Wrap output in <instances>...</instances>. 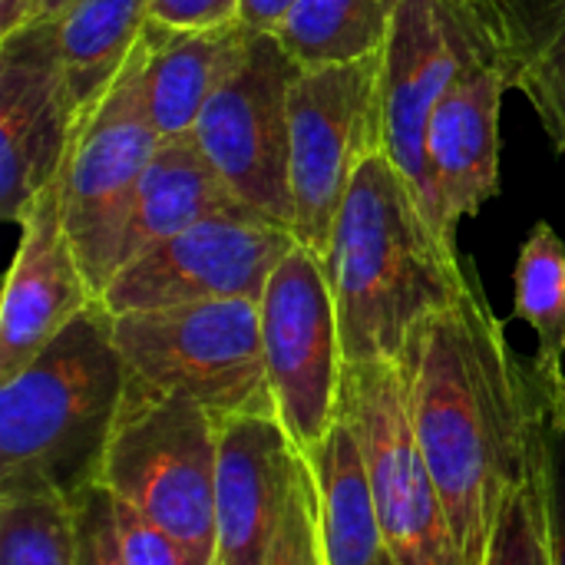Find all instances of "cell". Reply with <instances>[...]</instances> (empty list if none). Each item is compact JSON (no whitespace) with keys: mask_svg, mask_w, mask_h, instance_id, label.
Returning <instances> with one entry per match:
<instances>
[{"mask_svg":"<svg viewBox=\"0 0 565 565\" xmlns=\"http://www.w3.org/2000/svg\"><path fill=\"white\" fill-rule=\"evenodd\" d=\"M295 248L298 238L288 225L228 209L129 258L99 301L113 315L228 298L258 301L271 271Z\"/></svg>","mask_w":565,"mask_h":565,"instance_id":"cell-12","label":"cell"},{"mask_svg":"<svg viewBox=\"0 0 565 565\" xmlns=\"http://www.w3.org/2000/svg\"><path fill=\"white\" fill-rule=\"evenodd\" d=\"M344 364L397 361L411 334L450 308L473 268L427 222L417 195L384 152L354 175L324 262Z\"/></svg>","mask_w":565,"mask_h":565,"instance_id":"cell-2","label":"cell"},{"mask_svg":"<svg viewBox=\"0 0 565 565\" xmlns=\"http://www.w3.org/2000/svg\"><path fill=\"white\" fill-rule=\"evenodd\" d=\"M262 348L275 414L301 454L315 450L341 414L344 351L324 262L295 248L258 298Z\"/></svg>","mask_w":565,"mask_h":565,"instance_id":"cell-11","label":"cell"},{"mask_svg":"<svg viewBox=\"0 0 565 565\" xmlns=\"http://www.w3.org/2000/svg\"><path fill=\"white\" fill-rule=\"evenodd\" d=\"M513 315L536 334L533 364L543 371L565 367V238L550 222H536L520 245Z\"/></svg>","mask_w":565,"mask_h":565,"instance_id":"cell-23","label":"cell"},{"mask_svg":"<svg viewBox=\"0 0 565 565\" xmlns=\"http://www.w3.org/2000/svg\"><path fill=\"white\" fill-rule=\"evenodd\" d=\"M252 30L218 26V30H162L146 26V96L159 136L192 132L202 106L232 73L248 46Z\"/></svg>","mask_w":565,"mask_h":565,"instance_id":"cell-17","label":"cell"},{"mask_svg":"<svg viewBox=\"0 0 565 565\" xmlns=\"http://www.w3.org/2000/svg\"><path fill=\"white\" fill-rule=\"evenodd\" d=\"M291 106V232L321 262L358 169L381 152V53L298 66Z\"/></svg>","mask_w":565,"mask_h":565,"instance_id":"cell-7","label":"cell"},{"mask_svg":"<svg viewBox=\"0 0 565 565\" xmlns=\"http://www.w3.org/2000/svg\"><path fill=\"white\" fill-rule=\"evenodd\" d=\"M454 3H460L473 17V23L483 30V36L490 40V50L497 56V20H500V10L507 0H454Z\"/></svg>","mask_w":565,"mask_h":565,"instance_id":"cell-32","label":"cell"},{"mask_svg":"<svg viewBox=\"0 0 565 565\" xmlns=\"http://www.w3.org/2000/svg\"><path fill=\"white\" fill-rule=\"evenodd\" d=\"M76 0H36L33 3V10H30V20H26V26H40V23H50V20H56L66 7H73Z\"/></svg>","mask_w":565,"mask_h":565,"instance_id":"cell-34","label":"cell"},{"mask_svg":"<svg viewBox=\"0 0 565 565\" xmlns=\"http://www.w3.org/2000/svg\"><path fill=\"white\" fill-rule=\"evenodd\" d=\"M116 507V533L126 565H209L195 556L189 546H182L172 533L146 520L136 507L113 497Z\"/></svg>","mask_w":565,"mask_h":565,"instance_id":"cell-28","label":"cell"},{"mask_svg":"<svg viewBox=\"0 0 565 565\" xmlns=\"http://www.w3.org/2000/svg\"><path fill=\"white\" fill-rule=\"evenodd\" d=\"M341 414L354 424L394 565H463L440 490L417 444L397 361L344 364Z\"/></svg>","mask_w":565,"mask_h":565,"instance_id":"cell-9","label":"cell"},{"mask_svg":"<svg viewBox=\"0 0 565 565\" xmlns=\"http://www.w3.org/2000/svg\"><path fill=\"white\" fill-rule=\"evenodd\" d=\"M36 0H0V40L23 30Z\"/></svg>","mask_w":565,"mask_h":565,"instance_id":"cell-33","label":"cell"},{"mask_svg":"<svg viewBox=\"0 0 565 565\" xmlns=\"http://www.w3.org/2000/svg\"><path fill=\"white\" fill-rule=\"evenodd\" d=\"M298 463L301 450L281 427L278 414L218 420L212 565L265 563Z\"/></svg>","mask_w":565,"mask_h":565,"instance_id":"cell-15","label":"cell"},{"mask_svg":"<svg viewBox=\"0 0 565 565\" xmlns=\"http://www.w3.org/2000/svg\"><path fill=\"white\" fill-rule=\"evenodd\" d=\"M76 119L129 66L149 26V0H76L46 23Z\"/></svg>","mask_w":565,"mask_h":565,"instance_id":"cell-20","label":"cell"},{"mask_svg":"<svg viewBox=\"0 0 565 565\" xmlns=\"http://www.w3.org/2000/svg\"><path fill=\"white\" fill-rule=\"evenodd\" d=\"M76 113L50 26H23L0 40V215L20 222L26 205L56 182Z\"/></svg>","mask_w":565,"mask_h":565,"instance_id":"cell-13","label":"cell"},{"mask_svg":"<svg viewBox=\"0 0 565 565\" xmlns=\"http://www.w3.org/2000/svg\"><path fill=\"white\" fill-rule=\"evenodd\" d=\"M113 318L132 384L195 401L215 424L275 414L258 301H199Z\"/></svg>","mask_w":565,"mask_h":565,"instance_id":"cell-4","label":"cell"},{"mask_svg":"<svg viewBox=\"0 0 565 565\" xmlns=\"http://www.w3.org/2000/svg\"><path fill=\"white\" fill-rule=\"evenodd\" d=\"M530 430L553 565H565V367L543 371L530 361Z\"/></svg>","mask_w":565,"mask_h":565,"instance_id":"cell-25","label":"cell"},{"mask_svg":"<svg viewBox=\"0 0 565 565\" xmlns=\"http://www.w3.org/2000/svg\"><path fill=\"white\" fill-rule=\"evenodd\" d=\"M381 565H394V559H391V553H387V559H384V563Z\"/></svg>","mask_w":565,"mask_h":565,"instance_id":"cell-35","label":"cell"},{"mask_svg":"<svg viewBox=\"0 0 565 565\" xmlns=\"http://www.w3.org/2000/svg\"><path fill=\"white\" fill-rule=\"evenodd\" d=\"M497 60L510 89L530 99L565 156V0H507L497 20Z\"/></svg>","mask_w":565,"mask_h":565,"instance_id":"cell-21","label":"cell"},{"mask_svg":"<svg viewBox=\"0 0 565 565\" xmlns=\"http://www.w3.org/2000/svg\"><path fill=\"white\" fill-rule=\"evenodd\" d=\"M262 565H328L324 536H321V513H318V490H315V477H311L305 454L295 470L278 533H275Z\"/></svg>","mask_w":565,"mask_h":565,"instance_id":"cell-27","label":"cell"},{"mask_svg":"<svg viewBox=\"0 0 565 565\" xmlns=\"http://www.w3.org/2000/svg\"><path fill=\"white\" fill-rule=\"evenodd\" d=\"M298 0H245L242 3V26L258 30V33H271L278 26V20L295 7Z\"/></svg>","mask_w":565,"mask_h":565,"instance_id":"cell-31","label":"cell"},{"mask_svg":"<svg viewBox=\"0 0 565 565\" xmlns=\"http://www.w3.org/2000/svg\"><path fill=\"white\" fill-rule=\"evenodd\" d=\"M298 66L275 33L252 30L242 60L202 106L192 136L232 199L291 228V79Z\"/></svg>","mask_w":565,"mask_h":565,"instance_id":"cell-10","label":"cell"},{"mask_svg":"<svg viewBox=\"0 0 565 565\" xmlns=\"http://www.w3.org/2000/svg\"><path fill=\"white\" fill-rule=\"evenodd\" d=\"M483 565H553L536 460L530 477L500 507V516L490 530V543L483 553Z\"/></svg>","mask_w":565,"mask_h":565,"instance_id":"cell-26","label":"cell"},{"mask_svg":"<svg viewBox=\"0 0 565 565\" xmlns=\"http://www.w3.org/2000/svg\"><path fill=\"white\" fill-rule=\"evenodd\" d=\"M76 565H126L116 533L113 493L96 483L76 503Z\"/></svg>","mask_w":565,"mask_h":565,"instance_id":"cell-29","label":"cell"},{"mask_svg":"<svg viewBox=\"0 0 565 565\" xmlns=\"http://www.w3.org/2000/svg\"><path fill=\"white\" fill-rule=\"evenodd\" d=\"M321 513L328 565H381L387 559L367 460L354 424L338 414L324 440L305 454Z\"/></svg>","mask_w":565,"mask_h":565,"instance_id":"cell-19","label":"cell"},{"mask_svg":"<svg viewBox=\"0 0 565 565\" xmlns=\"http://www.w3.org/2000/svg\"><path fill=\"white\" fill-rule=\"evenodd\" d=\"M218 424L195 401L129 381L113 427L103 487L212 565Z\"/></svg>","mask_w":565,"mask_h":565,"instance_id":"cell-5","label":"cell"},{"mask_svg":"<svg viewBox=\"0 0 565 565\" xmlns=\"http://www.w3.org/2000/svg\"><path fill=\"white\" fill-rule=\"evenodd\" d=\"M510 89L497 56L470 60L437 103L427 156L450 232L500 195V113Z\"/></svg>","mask_w":565,"mask_h":565,"instance_id":"cell-16","label":"cell"},{"mask_svg":"<svg viewBox=\"0 0 565 565\" xmlns=\"http://www.w3.org/2000/svg\"><path fill=\"white\" fill-rule=\"evenodd\" d=\"M142 43L109 93L76 119L63 169L56 175L63 225L96 291L109 288L122 265L142 175L162 142L146 96Z\"/></svg>","mask_w":565,"mask_h":565,"instance_id":"cell-6","label":"cell"},{"mask_svg":"<svg viewBox=\"0 0 565 565\" xmlns=\"http://www.w3.org/2000/svg\"><path fill=\"white\" fill-rule=\"evenodd\" d=\"M245 0H149V23L162 30H218L242 23Z\"/></svg>","mask_w":565,"mask_h":565,"instance_id":"cell-30","label":"cell"},{"mask_svg":"<svg viewBox=\"0 0 565 565\" xmlns=\"http://www.w3.org/2000/svg\"><path fill=\"white\" fill-rule=\"evenodd\" d=\"M0 565H76V507L50 490L0 493Z\"/></svg>","mask_w":565,"mask_h":565,"instance_id":"cell-24","label":"cell"},{"mask_svg":"<svg viewBox=\"0 0 565 565\" xmlns=\"http://www.w3.org/2000/svg\"><path fill=\"white\" fill-rule=\"evenodd\" d=\"M17 225L20 242L0 301V384L99 301L66 235L56 182L26 205Z\"/></svg>","mask_w":565,"mask_h":565,"instance_id":"cell-14","label":"cell"},{"mask_svg":"<svg viewBox=\"0 0 565 565\" xmlns=\"http://www.w3.org/2000/svg\"><path fill=\"white\" fill-rule=\"evenodd\" d=\"M401 0H298L271 30L295 66L354 63L384 50Z\"/></svg>","mask_w":565,"mask_h":565,"instance_id":"cell-22","label":"cell"},{"mask_svg":"<svg viewBox=\"0 0 565 565\" xmlns=\"http://www.w3.org/2000/svg\"><path fill=\"white\" fill-rule=\"evenodd\" d=\"M411 424L463 565H483L507 497L533 470L530 364L490 308L480 275L430 315L397 358Z\"/></svg>","mask_w":565,"mask_h":565,"instance_id":"cell-1","label":"cell"},{"mask_svg":"<svg viewBox=\"0 0 565 565\" xmlns=\"http://www.w3.org/2000/svg\"><path fill=\"white\" fill-rule=\"evenodd\" d=\"M477 56H493L490 40L454 0H401L381 50V152L450 248H457V235L437 199L427 136L437 103Z\"/></svg>","mask_w":565,"mask_h":565,"instance_id":"cell-8","label":"cell"},{"mask_svg":"<svg viewBox=\"0 0 565 565\" xmlns=\"http://www.w3.org/2000/svg\"><path fill=\"white\" fill-rule=\"evenodd\" d=\"M228 209L242 205L232 199V192L199 149L195 136H166L142 175L132 222L122 242V265L142 255L146 248Z\"/></svg>","mask_w":565,"mask_h":565,"instance_id":"cell-18","label":"cell"},{"mask_svg":"<svg viewBox=\"0 0 565 565\" xmlns=\"http://www.w3.org/2000/svg\"><path fill=\"white\" fill-rule=\"evenodd\" d=\"M126 387L116 318L93 301L0 384V493L50 490L76 503L103 483Z\"/></svg>","mask_w":565,"mask_h":565,"instance_id":"cell-3","label":"cell"}]
</instances>
